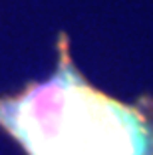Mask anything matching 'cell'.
<instances>
[{
  "instance_id": "6da1fadb",
  "label": "cell",
  "mask_w": 153,
  "mask_h": 155,
  "mask_svg": "<svg viewBox=\"0 0 153 155\" xmlns=\"http://www.w3.org/2000/svg\"><path fill=\"white\" fill-rule=\"evenodd\" d=\"M58 70L0 97V127L26 155H153V123L84 80L60 34Z\"/></svg>"
}]
</instances>
